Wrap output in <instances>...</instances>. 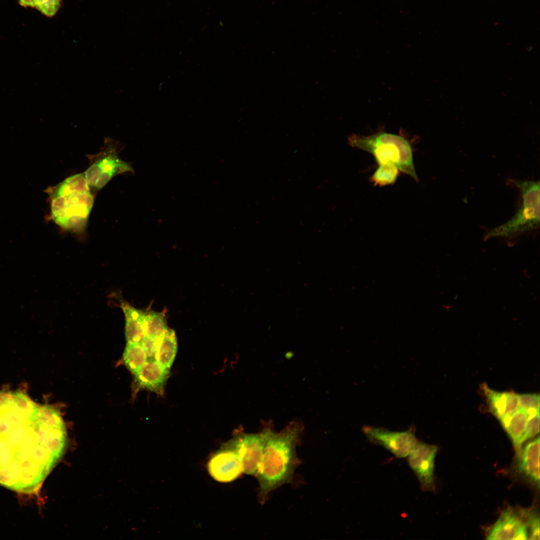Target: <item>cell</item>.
I'll list each match as a JSON object with an SVG mask.
<instances>
[{"mask_svg":"<svg viewBox=\"0 0 540 540\" xmlns=\"http://www.w3.org/2000/svg\"><path fill=\"white\" fill-rule=\"evenodd\" d=\"M50 216L60 228L80 232L86 228L94 196L84 172L70 176L49 188Z\"/></svg>","mask_w":540,"mask_h":540,"instance_id":"3","label":"cell"},{"mask_svg":"<svg viewBox=\"0 0 540 540\" xmlns=\"http://www.w3.org/2000/svg\"><path fill=\"white\" fill-rule=\"evenodd\" d=\"M121 308L125 316V335L127 342H140L144 337L145 312L124 302L121 303Z\"/></svg>","mask_w":540,"mask_h":540,"instance_id":"16","label":"cell"},{"mask_svg":"<svg viewBox=\"0 0 540 540\" xmlns=\"http://www.w3.org/2000/svg\"><path fill=\"white\" fill-rule=\"evenodd\" d=\"M350 145L372 154L378 164L392 163L399 170L419 180L415 170L412 145L400 135L386 132L364 136L352 134L348 138Z\"/></svg>","mask_w":540,"mask_h":540,"instance_id":"4","label":"cell"},{"mask_svg":"<svg viewBox=\"0 0 540 540\" xmlns=\"http://www.w3.org/2000/svg\"><path fill=\"white\" fill-rule=\"evenodd\" d=\"M146 351L140 342H127L123 360L128 370L134 374L147 361Z\"/></svg>","mask_w":540,"mask_h":540,"instance_id":"18","label":"cell"},{"mask_svg":"<svg viewBox=\"0 0 540 540\" xmlns=\"http://www.w3.org/2000/svg\"><path fill=\"white\" fill-rule=\"evenodd\" d=\"M437 451L436 446L418 442L407 456L408 465L424 490L434 488V461Z\"/></svg>","mask_w":540,"mask_h":540,"instance_id":"10","label":"cell"},{"mask_svg":"<svg viewBox=\"0 0 540 540\" xmlns=\"http://www.w3.org/2000/svg\"><path fill=\"white\" fill-rule=\"evenodd\" d=\"M144 336L158 339L168 330L164 312H145L144 319Z\"/></svg>","mask_w":540,"mask_h":540,"instance_id":"19","label":"cell"},{"mask_svg":"<svg viewBox=\"0 0 540 540\" xmlns=\"http://www.w3.org/2000/svg\"><path fill=\"white\" fill-rule=\"evenodd\" d=\"M66 432L58 411L20 392L0 393V485L36 492L63 454Z\"/></svg>","mask_w":540,"mask_h":540,"instance_id":"1","label":"cell"},{"mask_svg":"<svg viewBox=\"0 0 540 540\" xmlns=\"http://www.w3.org/2000/svg\"><path fill=\"white\" fill-rule=\"evenodd\" d=\"M489 409L498 419L512 414L520 408L518 394L514 392H499L483 387Z\"/></svg>","mask_w":540,"mask_h":540,"instance_id":"14","label":"cell"},{"mask_svg":"<svg viewBox=\"0 0 540 540\" xmlns=\"http://www.w3.org/2000/svg\"><path fill=\"white\" fill-rule=\"evenodd\" d=\"M362 430L370 442L384 447L398 458L407 457L418 442L413 428L404 431H392L366 426Z\"/></svg>","mask_w":540,"mask_h":540,"instance_id":"7","label":"cell"},{"mask_svg":"<svg viewBox=\"0 0 540 540\" xmlns=\"http://www.w3.org/2000/svg\"><path fill=\"white\" fill-rule=\"evenodd\" d=\"M120 144L110 137L106 138L100 152L89 156L91 163L84 172L90 189H102L114 176L127 172H134L131 164L118 156Z\"/></svg>","mask_w":540,"mask_h":540,"instance_id":"6","label":"cell"},{"mask_svg":"<svg viewBox=\"0 0 540 540\" xmlns=\"http://www.w3.org/2000/svg\"><path fill=\"white\" fill-rule=\"evenodd\" d=\"M36 0H18V2L19 4L24 7L34 8Z\"/></svg>","mask_w":540,"mask_h":540,"instance_id":"26","label":"cell"},{"mask_svg":"<svg viewBox=\"0 0 540 540\" xmlns=\"http://www.w3.org/2000/svg\"><path fill=\"white\" fill-rule=\"evenodd\" d=\"M520 408L528 412L540 410V396L538 394H518Z\"/></svg>","mask_w":540,"mask_h":540,"instance_id":"23","label":"cell"},{"mask_svg":"<svg viewBox=\"0 0 540 540\" xmlns=\"http://www.w3.org/2000/svg\"><path fill=\"white\" fill-rule=\"evenodd\" d=\"M170 369L161 366L155 360H150L134 374L136 384L141 388L162 395L169 377Z\"/></svg>","mask_w":540,"mask_h":540,"instance_id":"12","label":"cell"},{"mask_svg":"<svg viewBox=\"0 0 540 540\" xmlns=\"http://www.w3.org/2000/svg\"><path fill=\"white\" fill-rule=\"evenodd\" d=\"M526 524L530 532L528 536L530 538L528 539L539 540L540 538V518L536 512H530L528 514Z\"/></svg>","mask_w":540,"mask_h":540,"instance_id":"24","label":"cell"},{"mask_svg":"<svg viewBox=\"0 0 540 540\" xmlns=\"http://www.w3.org/2000/svg\"><path fill=\"white\" fill-rule=\"evenodd\" d=\"M178 350L177 339L173 330L168 328L158 339L154 359L162 366L170 369L175 359Z\"/></svg>","mask_w":540,"mask_h":540,"instance_id":"17","label":"cell"},{"mask_svg":"<svg viewBox=\"0 0 540 540\" xmlns=\"http://www.w3.org/2000/svg\"><path fill=\"white\" fill-rule=\"evenodd\" d=\"M398 174V168L392 163L379 164L370 180L376 186H386L394 184Z\"/></svg>","mask_w":540,"mask_h":540,"instance_id":"20","label":"cell"},{"mask_svg":"<svg viewBox=\"0 0 540 540\" xmlns=\"http://www.w3.org/2000/svg\"><path fill=\"white\" fill-rule=\"evenodd\" d=\"M519 472L540 488V437L530 440L518 452Z\"/></svg>","mask_w":540,"mask_h":540,"instance_id":"13","label":"cell"},{"mask_svg":"<svg viewBox=\"0 0 540 540\" xmlns=\"http://www.w3.org/2000/svg\"><path fill=\"white\" fill-rule=\"evenodd\" d=\"M487 540H528L526 522L513 510L504 511L496 523L489 529Z\"/></svg>","mask_w":540,"mask_h":540,"instance_id":"11","label":"cell"},{"mask_svg":"<svg viewBox=\"0 0 540 540\" xmlns=\"http://www.w3.org/2000/svg\"><path fill=\"white\" fill-rule=\"evenodd\" d=\"M208 470L214 480L221 482H230L241 474L242 463L230 440L212 456L208 464Z\"/></svg>","mask_w":540,"mask_h":540,"instance_id":"9","label":"cell"},{"mask_svg":"<svg viewBox=\"0 0 540 540\" xmlns=\"http://www.w3.org/2000/svg\"><path fill=\"white\" fill-rule=\"evenodd\" d=\"M60 6V0H36L34 7L43 14L53 16Z\"/></svg>","mask_w":540,"mask_h":540,"instance_id":"22","label":"cell"},{"mask_svg":"<svg viewBox=\"0 0 540 540\" xmlns=\"http://www.w3.org/2000/svg\"><path fill=\"white\" fill-rule=\"evenodd\" d=\"M267 430L268 426L260 432L242 433L230 440L239 456L243 472L256 476L262 455Z\"/></svg>","mask_w":540,"mask_h":540,"instance_id":"8","label":"cell"},{"mask_svg":"<svg viewBox=\"0 0 540 540\" xmlns=\"http://www.w3.org/2000/svg\"><path fill=\"white\" fill-rule=\"evenodd\" d=\"M528 416L527 410L519 408L512 414L498 419L512 440L517 452L525 441V432Z\"/></svg>","mask_w":540,"mask_h":540,"instance_id":"15","label":"cell"},{"mask_svg":"<svg viewBox=\"0 0 540 540\" xmlns=\"http://www.w3.org/2000/svg\"><path fill=\"white\" fill-rule=\"evenodd\" d=\"M158 339L144 336L140 342L146 351L148 358L155 360Z\"/></svg>","mask_w":540,"mask_h":540,"instance_id":"25","label":"cell"},{"mask_svg":"<svg viewBox=\"0 0 540 540\" xmlns=\"http://www.w3.org/2000/svg\"><path fill=\"white\" fill-rule=\"evenodd\" d=\"M510 181L520 194L518 208L510 220L488 230L484 236L486 240L494 237L512 238L539 228V181L516 179Z\"/></svg>","mask_w":540,"mask_h":540,"instance_id":"5","label":"cell"},{"mask_svg":"<svg viewBox=\"0 0 540 540\" xmlns=\"http://www.w3.org/2000/svg\"><path fill=\"white\" fill-rule=\"evenodd\" d=\"M302 426L292 422L281 432L268 424L266 440L256 476L260 485L258 500L263 503L268 494L290 482L299 464L296 448Z\"/></svg>","mask_w":540,"mask_h":540,"instance_id":"2","label":"cell"},{"mask_svg":"<svg viewBox=\"0 0 540 540\" xmlns=\"http://www.w3.org/2000/svg\"><path fill=\"white\" fill-rule=\"evenodd\" d=\"M528 418L525 432V441L536 436L540 432V410L528 412Z\"/></svg>","mask_w":540,"mask_h":540,"instance_id":"21","label":"cell"}]
</instances>
